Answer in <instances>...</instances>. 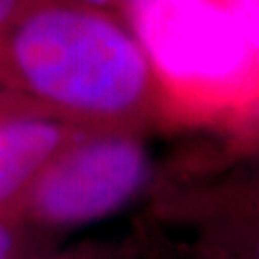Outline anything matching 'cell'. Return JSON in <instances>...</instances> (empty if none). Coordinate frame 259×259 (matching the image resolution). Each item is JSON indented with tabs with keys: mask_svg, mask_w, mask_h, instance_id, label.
Instances as JSON below:
<instances>
[{
	"mask_svg": "<svg viewBox=\"0 0 259 259\" xmlns=\"http://www.w3.org/2000/svg\"><path fill=\"white\" fill-rule=\"evenodd\" d=\"M0 81L87 133L161 129V98L127 21L79 0H31L0 38Z\"/></svg>",
	"mask_w": 259,
	"mask_h": 259,
	"instance_id": "cell-1",
	"label": "cell"
},
{
	"mask_svg": "<svg viewBox=\"0 0 259 259\" xmlns=\"http://www.w3.org/2000/svg\"><path fill=\"white\" fill-rule=\"evenodd\" d=\"M131 27L159 87L161 129L232 144L259 121V54L215 0H146Z\"/></svg>",
	"mask_w": 259,
	"mask_h": 259,
	"instance_id": "cell-2",
	"label": "cell"
},
{
	"mask_svg": "<svg viewBox=\"0 0 259 259\" xmlns=\"http://www.w3.org/2000/svg\"><path fill=\"white\" fill-rule=\"evenodd\" d=\"M157 171L144 135L87 133L56 157L19 213V221L50 234L106 219L148 196Z\"/></svg>",
	"mask_w": 259,
	"mask_h": 259,
	"instance_id": "cell-3",
	"label": "cell"
},
{
	"mask_svg": "<svg viewBox=\"0 0 259 259\" xmlns=\"http://www.w3.org/2000/svg\"><path fill=\"white\" fill-rule=\"evenodd\" d=\"M146 217L186 231L205 223L259 227V154L223 152L157 171Z\"/></svg>",
	"mask_w": 259,
	"mask_h": 259,
	"instance_id": "cell-4",
	"label": "cell"
},
{
	"mask_svg": "<svg viewBox=\"0 0 259 259\" xmlns=\"http://www.w3.org/2000/svg\"><path fill=\"white\" fill-rule=\"evenodd\" d=\"M87 131L42 113L0 123V219L19 213L50 163Z\"/></svg>",
	"mask_w": 259,
	"mask_h": 259,
	"instance_id": "cell-5",
	"label": "cell"
},
{
	"mask_svg": "<svg viewBox=\"0 0 259 259\" xmlns=\"http://www.w3.org/2000/svg\"><path fill=\"white\" fill-rule=\"evenodd\" d=\"M196 240L204 242L227 259H259V227L244 223H205L190 229Z\"/></svg>",
	"mask_w": 259,
	"mask_h": 259,
	"instance_id": "cell-6",
	"label": "cell"
},
{
	"mask_svg": "<svg viewBox=\"0 0 259 259\" xmlns=\"http://www.w3.org/2000/svg\"><path fill=\"white\" fill-rule=\"evenodd\" d=\"M29 259H140V234L135 225L123 240H84L58 253H38Z\"/></svg>",
	"mask_w": 259,
	"mask_h": 259,
	"instance_id": "cell-7",
	"label": "cell"
},
{
	"mask_svg": "<svg viewBox=\"0 0 259 259\" xmlns=\"http://www.w3.org/2000/svg\"><path fill=\"white\" fill-rule=\"evenodd\" d=\"M50 234L19 219H0V259H29L42 253Z\"/></svg>",
	"mask_w": 259,
	"mask_h": 259,
	"instance_id": "cell-8",
	"label": "cell"
},
{
	"mask_svg": "<svg viewBox=\"0 0 259 259\" xmlns=\"http://www.w3.org/2000/svg\"><path fill=\"white\" fill-rule=\"evenodd\" d=\"M137 229L140 234V259H177L171 236L161 225L144 215L137 221Z\"/></svg>",
	"mask_w": 259,
	"mask_h": 259,
	"instance_id": "cell-9",
	"label": "cell"
},
{
	"mask_svg": "<svg viewBox=\"0 0 259 259\" xmlns=\"http://www.w3.org/2000/svg\"><path fill=\"white\" fill-rule=\"evenodd\" d=\"M250 38L259 54V0H215Z\"/></svg>",
	"mask_w": 259,
	"mask_h": 259,
	"instance_id": "cell-10",
	"label": "cell"
},
{
	"mask_svg": "<svg viewBox=\"0 0 259 259\" xmlns=\"http://www.w3.org/2000/svg\"><path fill=\"white\" fill-rule=\"evenodd\" d=\"M25 113H42V111H38L33 104H29L23 96H19L8 84L0 81V123L10 119V117L25 115Z\"/></svg>",
	"mask_w": 259,
	"mask_h": 259,
	"instance_id": "cell-11",
	"label": "cell"
},
{
	"mask_svg": "<svg viewBox=\"0 0 259 259\" xmlns=\"http://www.w3.org/2000/svg\"><path fill=\"white\" fill-rule=\"evenodd\" d=\"M91 8H96L100 12H106V14H111L115 18L127 21L131 25V19L135 16V12L146 2V0H79Z\"/></svg>",
	"mask_w": 259,
	"mask_h": 259,
	"instance_id": "cell-12",
	"label": "cell"
},
{
	"mask_svg": "<svg viewBox=\"0 0 259 259\" xmlns=\"http://www.w3.org/2000/svg\"><path fill=\"white\" fill-rule=\"evenodd\" d=\"M173 250L177 253V259H227L223 253L205 246L204 242L190 238V240H173Z\"/></svg>",
	"mask_w": 259,
	"mask_h": 259,
	"instance_id": "cell-13",
	"label": "cell"
},
{
	"mask_svg": "<svg viewBox=\"0 0 259 259\" xmlns=\"http://www.w3.org/2000/svg\"><path fill=\"white\" fill-rule=\"evenodd\" d=\"M31 0H0V38L8 33Z\"/></svg>",
	"mask_w": 259,
	"mask_h": 259,
	"instance_id": "cell-14",
	"label": "cell"
},
{
	"mask_svg": "<svg viewBox=\"0 0 259 259\" xmlns=\"http://www.w3.org/2000/svg\"><path fill=\"white\" fill-rule=\"evenodd\" d=\"M223 152H227V154H236V156L259 154V121L240 140H236V142H232V144H227Z\"/></svg>",
	"mask_w": 259,
	"mask_h": 259,
	"instance_id": "cell-15",
	"label": "cell"
}]
</instances>
